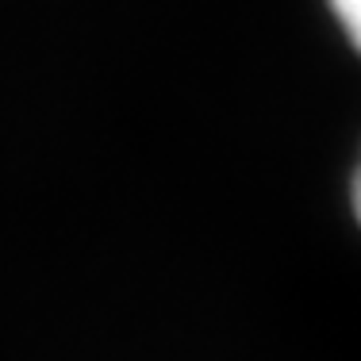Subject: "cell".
<instances>
[{
    "label": "cell",
    "mask_w": 361,
    "mask_h": 361,
    "mask_svg": "<svg viewBox=\"0 0 361 361\" xmlns=\"http://www.w3.org/2000/svg\"><path fill=\"white\" fill-rule=\"evenodd\" d=\"M350 208H354V219L361 223V161L354 169V180H350Z\"/></svg>",
    "instance_id": "cell-2"
},
{
    "label": "cell",
    "mask_w": 361,
    "mask_h": 361,
    "mask_svg": "<svg viewBox=\"0 0 361 361\" xmlns=\"http://www.w3.org/2000/svg\"><path fill=\"white\" fill-rule=\"evenodd\" d=\"M326 4H331L342 35L350 39V47L361 54V0H326Z\"/></svg>",
    "instance_id": "cell-1"
}]
</instances>
